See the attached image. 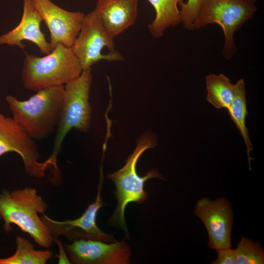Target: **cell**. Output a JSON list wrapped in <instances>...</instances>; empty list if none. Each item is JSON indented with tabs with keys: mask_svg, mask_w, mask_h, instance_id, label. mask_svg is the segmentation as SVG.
Returning a JSON list of instances; mask_svg holds the SVG:
<instances>
[{
	"mask_svg": "<svg viewBox=\"0 0 264 264\" xmlns=\"http://www.w3.org/2000/svg\"><path fill=\"white\" fill-rule=\"evenodd\" d=\"M157 145V138L154 133L151 131L142 133L125 165L118 170L107 175V178L111 180L115 186L113 194L117 201L116 208L109 220L108 223L122 229L127 238L129 235L125 218L127 205L131 202L141 204L147 199L148 194L144 190V185L148 180L153 178L166 180L162 174L155 168L146 173L143 176H139L137 173L136 165L141 155L146 150Z\"/></svg>",
	"mask_w": 264,
	"mask_h": 264,
	"instance_id": "cell-1",
	"label": "cell"
},
{
	"mask_svg": "<svg viewBox=\"0 0 264 264\" xmlns=\"http://www.w3.org/2000/svg\"><path fill=\"white\" fill-rule=\"evenodd\" d=\"M64 96V86H61L39 90L26 100L11 95L5 99L13 118L35 140L49 136L57 129Z\"/></svg>",
	"mask_w": 264,
	"mask_h": 264,
	"instance_id": "cell-2",
	"label": "cell"
},
{
	"mask_svg": "<svg viewBox=\"0 0 264 264\" xmlns=\"http://www.w3.org/2000/svg\"><path fill=\"white\" fill-rule=\"evenodd\" d=\"M48 206L34 188L4 189L0 193V215L4 231L11 232V224H15L40 246L49 248L54 241L52 234L38 215L44 213Z\"/></svg>",
	"mask_w": 264,
	"mask_h": 264,
	"instance_id": "cell-3",
	"label": "cell"
},
{
	"mask_svg": "<svg viewBox=\"0 0 264 264\" xmlns=\"http://www.w3.org/2000/svg\"><path fill=\"white\" fill-rule=\"evenodd\" d=\"M83 70L72 47L58 44L43 57L26 54L22 80L25 88L37 91L65 86L78 78Z\"/></svg>",
	"mask_w": 264,
	"mask_h": 264,
	"instance_id": "cell-4",
	"label": "cell"
},
{
	"mask_svg": "<svg viewBox=\"0 0 264 264\" xmlns=\"http://www.w3.org/2000/svg\"><path fill=\"white\" fill-rule=\"evenodd\" d=\"M92 80L91 68L83 70L75 80L64 86L65 96L62 112L56 129L53 151L49 159L58 172L57 157L63 141L72 129L85 133L91 125V108L89 102Z\"/></svg>",
	"mask_w": 264,
	"mask_h": 264,
	"instance_id": "cell-5",
	"label": "cell"
},
{
	"mask_svg": "<svg viewBox=\"0 0 264 264\" xmlns=\"http://www.w3.org/2000/svg\"><path fill=\"white\" fill-rule=\"evenodd\" d=\"M258 7L253 3L234 0H203L193 29L218 24L224 37L222 54L227 60L236 53L235 33L254 16Z\"/></svg>",
	"mask_w": 264,
	"mask_h": 264,
	"instance_id": "cell-6",
	"label": "cell"
},
{
	"mask_svg": "<svg viewBox=\"0 0 264 264\" xmlns=\"http://www.w3.org/2000/svg\"><path fill=\"white\" fill-rule=\"evenodd\" d=\"M72 48L83 70L91 68L102 60H123L122 55L115 50L113 38L103 26L95 9L85 15Z\"/></svg>",
	"mask_w": 264,
	"mask_h": 264,
	"instance_id": "cell-7",
	"label": "cell"
},
{
	"mask_svg": "<svg viewBox=\"0 0 264 264\" xmlns=\"http://www.w3.org/2000/svg\"><path fill=\"white\" fill-rule=\"evenodd\" d=\"M9 152L19 154L25 173L31 177L43 178L45 171L53 167L49 158L43 162L39 161L40 154L34 140L12 117L0 113V156Z\"/></svg>",
	"mask_w": 264,
	"mask_h": 264,
	"instance_id": "cell-8",
	"label": "cell"
},
{
	"mask_svg": "<svg viewBox=\"0 0 264 264\" xmlns=\"http://www.w3.org/2000/svg\"><path fill=\"white\" fill-rule=\"evenodd\" d=\"M103 179V168L101 166L95 200L88 205L79 218L73 220L58 221L51 219L44 213L43 214L41 218L49 229L54 241L61 236L65 237L72 242L80 239L98 240L109 243L117 241L113 235L102 231L96 223L97 213L99 209L105 205L101 196Z\"/></svg>",
	"mask_w": 264,
	"mask_h": 264,
	"instance_id": "cell-9",
	"label": "cell"
},
{
	"mask_svg": "<svg viewBox=\"0 0 264 264\" xmlns=\"http://www.w3.org/2000/svg\"><path fill=\"white\" fill-rule=\"evenodd\" d=\"M202 221L208 234V247L216 250L231 247L233 214L230 203L224 197L215 200L203 198L194 211Z\"/></svg>",
	"mask_w": 264,
	"mask_h": 264,
	"instance_id": "cell-10",
	"label": "cell"
},
{
	"mask_svg": "<svg viewBox=\"0 0 264 264\" xmlns=\"http://www.w3.org/2000/svg\"><path fill=\"white\" fill-rule=\"evenodd\" d=\"M71 263L75 264H129L131 249L124 240L114 242L80 239L65 245Z\"/></svg>",
	"mask_w": 264,
	"mask_h": 264,
	"instance_id": "cell-11",
	"label": "cell"
},
{
	"mask_svg": "<svg viewBox=\"0 0 264 264\" xmlns=\"http://www.w3.org/2000/svg\"><path fill=\"white\" fill-rule=\"evenodd\" d=\"M32 2L49 31L52 50L58 44L72 47L85 14L65 10L51 0H32Z\"/></svg>",
	"mask_w": 264,
	"mask_h": 264,
	"instance_id": "cell-12",
	"label": "cell"
},
{
	"mask_svg": "<svg viewBox=\"0 0 264 264\" xmlns=\"http://www.w3.org/2000/svg\"><path fill=\"white\" fill-rule=\"evenodd\" d=\"M42 22L32 0H23V14L20 23L12 30L0 36V45L17 46L23 50L25 46L22 41H28L37 46L41 53L49 54L52 48L41 31Z\"/></svg>",
	"mask_w": 264,
	"mask_h": 264,
	"instance_id": "cell-13",
	"label": "cell"
},
{
	"mask_svg": "<svg viewBox=\"0 0 264 264\" xmlns=\"http://www.w3.org/2000/svg\"><path fill=\"white\" fill-rule=\"evenodd\" d=\"M138 0H98L95 8L108 33L113 38L132 25Z\"/></svg>",
	"mask_w": 264,
	"mask_h": 264,
	"instance_id": "cell-14",
	"label": "cell"
},
{
	"mask_svg": "<svg viewBox=\"0 0 264 264\" xmlns=\"http://www.w3.org/2000/svg\"><path fill=\"white\" fill-rule=\"evenodd\" d=\"M155 12L154 20L148 25V29L154 38L161 37L169 28L182 23L178 5L182 0H147Z\"/></svg>",
	"mask_w": 264,
	"mask_h": 264,
	"instance_id": "cell-15",
	"label": "cell"
},
{
	"mask_svg": "<svg viewBox=\"0 0 264 264\" xmlns=\"http://www.w3.org/2000/svg\"><path fill=\"white\" fill-rule=\"evenodd\" d=\"M235 84L234 97L227 110L230 118L239 131L245 143L249 167L251 170V161L253 159L250 156V152L253 150V147L245 124L247 111L244 79L239 80Z\"/></svg>",
	"mask_w": 264,
	"mask_h": 264,
	"instance_id": "cell-16",
	"label": "cell"
},
{
	"mask_svg": "<svg viewBox=\"0 0 264 264\" xmlns=\"http://www.w3.org/2000/svg\"><path fill=\"white\" fill-rule=\"evenodd\" d=\"M207 101L217 109L231 106L234 97L235 84L223 74H209L205 77Z\"/></svg>",
	"mask_w": 264,
	"mask_h": 264,
	"instance_id": "cell-17",
	"label": "cell"
},
{
	"mask_svg": "<svg viewBox=\"0 0 264 264\" xmlns=\"http://www.w3.org/2000/svg\"><path fill=\"white\" fill-rule=\"evenodd\" d=\"M16 250L12 256L0 259V264H45L52 258L53 252L48 250H36L29 240L18 236Z\"/></svg>",
	"mask_w": 264,
	"mask_h": 264,
	"instance_id": "cell-18",
	"label": "cell"
},
{
	"mask_svg": "<svg viewBox=\"0 0 264 264\" xmlns=\"http://www.w3.org/2000/svg\"><path fill=\"white\" fill-rule=\"evenodd\" d=\"M235 251L237 264H264V251L260 242L242 237Z\"/></svg>",
	"mask_w": 264,
	"mask_h": 264,
	"instance_id": "cell-19",
	"label": "cell"
},
{
	"mask_svg": "<svg viewBox=\"0 0 264 264\" xmlns=\"http://www.w3.org/2000/svg\"><path fill=\"white\" fill-rule=\"evenodd\" d=\"M203 0H187L183 2L180 1V13L182 23L184 28L188 30H193V26L198 17Z\"/></svg>",
	"mask_w": 264,
	"mask_h": 264,
	"instance_id": "cell-20",
	"label": "cell"
},
{
	"mask_svg": "<svg viewBox=\"0 0 264 264\" xmlns=\"http://www.w3.org/2000/svg\"><path fill=\"white\" fill-rule=\"evenodd\" d=\"M217 259L211 262L213 264H237L235 249L231 247L222 248L216 250Z\"/></svg>",
	"mask_w": 264,
	"mask_h": 264,
	"instance_id": "cell-21",
	"label": "cell"
},
{
	"mask_svg": "<svg viewBox=\"0 0 264 264\" xmlns=\"http://www.w3.org/2000/svg\"><path fill=\"white\" fill-rule=\"evenodd\" d=\"M55 242H56L59 247V255L55 256L58 258V264H71L61 241L57 239Z\"/></svg>",
	"mask_w": 264,
	"mask_h": 264,
	"instance_id": "cell-22",
	"label": "cell"
},
{
	"mask_svg": "<svg viewBox=\"0 0 264 264\" xmlns=\"http://www.w3.org/2000/svg\"><path fill=\"white\" fill-rule=\"evenodd\" d=\"M237 0V1H242L244 2H246V3L255 4V3L257 1V0Z\"/></svg>",
	"mask_w": 264,
	"mask_h": 264,
	"instance_id": "cell-23",
	"label": "cell"
},
{
	"mask_svg": "<svg viewBox=\"0 0 264 264\" xmlns=\"http://www.w3.org/2000/svg\"><path fill=\"white\" fill-rule=\"evenodd\" d=\"M2 220V218H1V217L0 215V220Z\"/></svg>",
	"mask_w": 264,
	"mask_h": 264,
	"instance_id": "cell-24",
	"label": "cell"
}]
</instances>
